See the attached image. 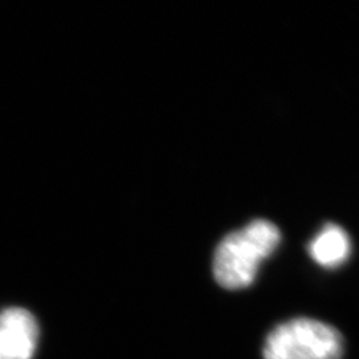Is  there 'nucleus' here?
I'll return each instance as SVG.
<instances>
[{"label":"nucleus","instance_id":"nucleus-1","mask_svg":"<svg viewBox=\"0 0 359 359\" xmlns=\"http://www.w3.org/2000/svg\"><path fill=\"white\" fill-rule=\"evenodd\" d=\"M281 231L268 219L257 218L240 231L226 234L213 256V277L226 290L252 285L262 259L277 249Z\"/></svg>","mask_w":359,"mask_h":359},{"label":"nucleus","instance_id":"nucleus-2","mask_svg":"<svg viewBox=\"0 0 359 359\" xmlns=\"http://www.w3.org/2000/svg\"><path fill=\"white\" fill-rule=\"evenodd\" d=\"M344 338L327 323L294 318L277 325L266 337L264 359H341Z\"/></svg>","mask_w":359,"mask_h":359},{"label":"nucleus","instance_id":"nucleus-3","mask_svg":"<svg viewBox=\"0 0 359 359\" xmlns=\"http://www.w3.org/2000/svg\"><path fill=\"white\" fill-rule=\"evenodd\" d=\"M39 341L36 318L22 308L0 311V359H32Z\"/></svg>","mask_w":359,"mask_h":359},{"label":"nucleus","instance_id":"nucleus-4","mask_svg":"<svg viewBox=\"0 0 359 359\" xmlns=\"http://www.w3.org/2000/svg\"><path fill=\"white\" fill-rule=\"evenodd\" d=\"M308 250L317 264L334 269L342 265L350 255V240L341 226L326 224L321 233L309 244Z\"/></svg>","mask_w":359,"mask_h":359}]
</instances>
